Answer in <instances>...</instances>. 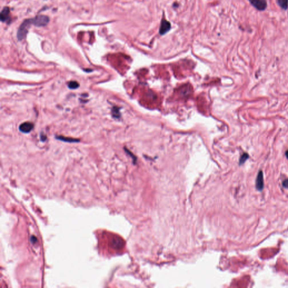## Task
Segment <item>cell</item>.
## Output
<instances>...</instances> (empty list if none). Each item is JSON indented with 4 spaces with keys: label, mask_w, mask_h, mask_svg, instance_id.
Wrapping results in <instances>:
<instances>
[{
    "label": "cell",
    "mask_w": 288,
    "mask_h": 288,
    "mask_svg": "<svg viewBox=\"0 0 288 288\" xmlns=\"http://www.w3.org/2000/svg\"><path fill=\"white\" fill-rule=\"evenodd\" d=\"M251 5L259 11H265L267 7L266 0H248Z\"/></svg>",
    "instance_id": "1"
},
{
    "label": "cell",
    "mask_w": 288,
    "mask_h": 288,
    "mask_svg": "<svg viewBox=\"0 0 288 288\" xmlns=\"http://www.w3.org/2000/svg\"><path fill=\"white\" fill-rule=\"evenodd\" d=\"M170 28H171V24L170 21H167L164 17H163L161 21L159 28V33L162 35L166 34L167 32L170 31Z\"/></svg>",
    "instance_id": "2"
},
{
    "label": "cell",
    "mask_w": 288,
    "mask_h": 288,
    "mask_svg": "<svg viewBox=\"0 0 288 288\" xmlns=\"http://www.w3.org/2000/svg\"><path fill=\"white\" fill-rule=\"evenodd\" d=\"M264 187L263 174L262 170H260L256 178V188L258 191H262Z\"/></svg>",
    "instance_id": "3"
},
{
    "label": "cell",
    "mask_w": 288,
    "mask_h": 288,
    "mask_svg": "<svg viewBox=\"0 0 288 288\" xmlns=\"http://www.w3.org/2000/svg\"><path fill=\"white\" fill-rule=\"evenodd\" d=\"M33 124L30 122H25L22 123L19 126V130L23 133H29L33 128Z\"/></svg>",
    "instance_id": "4"
},
{
    "label": "cell",
    "mask_w": 288,
    "mask_h": 288,
    "mask_svg": "<svg viewBox=\"0 0 288 288\" xmlns=\"http://www.w3.org/2000/svg\"><path fill=\"white\" fill-rule=\"evenodd\" d=\"M10 9L8 7H5L3 9L1 13V20L3 22L7 21L9 20L10 17Z\"/></svg>",
    "instance_id": "5"
},
{
    "label": "cell",
    "mask_w": 288,
    "mask_h": 288,
    "mask_svg": "<svg viewBox=\"0 0 288 288\" xmlns=\"http://www.w3.org/2000/svg\"><path fill=\"white\" fill-rule=\"evenodd\" d=\"M279 6L283 10H287L288 7V0H277Z\"/></svg>",
    "instance_id": "6"
},
{
    "label": "cell",
    "mask_w": 288,
    "mask_h": 288,
    "mask_svg": "<svg viewBox=\"0 0 288 288\" xmlns=\"http://www.w3.org/2000/svg\"><path fill=\"white\" fill-rule=\"evenodd\" d=\"M57 138L60 140H63V141H66V142H78L77 141H79V140H77V139H73V138H67V137H60V136H59V137H57Z\"/></svg>",
    "instance_id": "7"
},
{
    "label": "cell",
    "mask_w": 288,
    "mask_h": 288,
    "mask_svg": "<svg viewBox=\"0 0 288 288\" xmlns=\"http://www.w3.org/2000/svg\"><path fill=\"white\" fill-rule=\"evenodd\" d=\"M248 158H249V155H248V154H247V153H244V154H243L241 156V157H240V161H239V164H240V165H241V164H244V163L245 162V161H246V160H247Z\"/></svg>",
    "instance_id": "8"
},
{
    "label": "cell",
    "mask_w": 288,
    "mask_h": 288,
    "mask_svg": "<svg viewBox=\"0 0 288 288\" xmlns=\"http://www.w3.org/2000/svg\"><path fill=\"white\" fill-rule=\"evenodd\" d=\"M79 86H80L79 84L76 81H71L68 84V87L70 89H76Z\"/></svg>",
    "instance_id": "9"
},
{
    "label": "cell",
    "mask_w": 288,
    "mask_h": 288,
    "mask_svg": "<svg viewBox=\"0 0 288 288\" xmlns=\"http://www.w3.org/2000/svg\"><path fill=\"white\" fill-rule=\"evenodd\" d=\"M112 114L114 117L119 118L120 117V113L119 111L118 108L117 107H114L112 109Z\"/></svg>",
    "instance_id": "10"
},
{
    "label": "cell",
    "mask_w": 288,
    "mask_h": 288,
    "mask_svg": "<svg viewBox=\"0 0 288 288\" xmlns=\"http://www.w3.org/2000/svg\"><path fill=\"white\" fill-rule=\"evenodd\" d=\"M283 185L285 188H288V179H287L283 181Z\"/></svg>",
    "instance_id": "11"
},
{
    "label": "cell",
    "mask_w": 288,
    "mask_h": 288,
    "mask_svg": "<svg viewBox=\"0 0 288 288\" xmlns=\"http://www.w3.org/2000/svg\"><path fill=\"white\" fill-rule=\"evenodd\" d=\"M285 155H286V156H287V158H288V151H287V152H286V153H285Z\"/></svg>",
    "instance_id": "12"
}]
</instances>
